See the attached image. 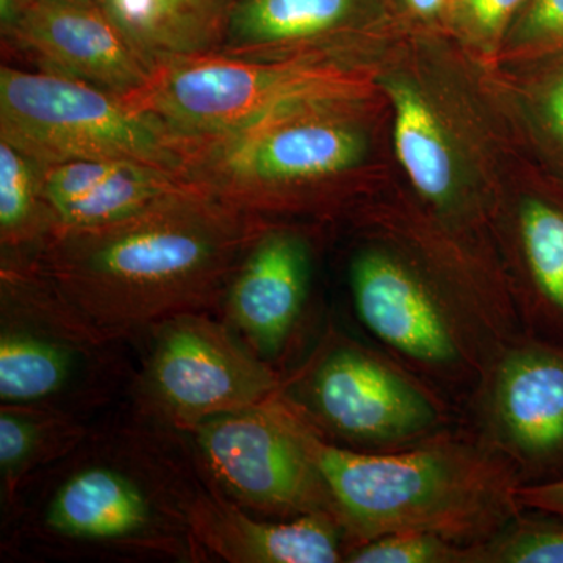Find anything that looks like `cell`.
I'll return each mask as SVG.
<instances>
[{"instance_id":"e0dca14e","label":"cell","mask_w":563,"mask_h":563,"mask_svg":"<svg viewBox=\"0 0 563 563\" xmlns=\"http://www.w3.org/2000/svg\"><path fill=\"white\" fill-rule=\"evenodd\" d=\"M41 169L54 233L113 224L190 185L169 169L131 161H80Z\"/></svg>"},{"instance_id":"7a4b0ae2","label":"cell","mask_w":563,"mask_h":563,"mask_svg":"<svg viewBox=\"0 0 563 563\" xmlns=\"http://www.w3.org/2000/svg\"><path fill=\"white\" fill-rule=\"evenodd\" d=\"M306 439L350 548L393 532L435 533L470 547L525 510L518 474L465 424L388 453L340 446L307 421Z\"/></svg>"},{"instance_id":"44dd1931","label":"cell","mask_w":563,"mask_h":563,"mask_svg":"<svg viewBox=\"0 0 563 563\" xmlns=\"http://www.w3.org/2000/svg\"><path fill=\"white\" fill-rule=\"evenodd\" d=\"M395 109V147L415 190L437 209H454L457 185L453 151L435 111L409 81L387 84Z\"/></svg>"},{"instance_id":"3957f363","label":"cell","mask_w":563,"mask_h":563,"mask_svg":"<svg viewBox=\"0 0 563 563\" xmlns=\"http://www.w3.org/2000/svg\"><path fill=\"white\" fill-rule=\"evenodd\" d=\"M22 515V531L54 554L206 558L188 510L198 481L165 444L140 431L87 437Z\"/></svg>"},{"instance_id":"5bb4252c","label":"cell","mask_w":563,"mask_h":563,"mask_svg":"<svg viewBox=\"0 0 563 563\" xmlns=\"http://www.w3.org/2000/svg\"><path fill=\"white\" fill-rule=\"evenodd\" d=\"M3 43L31 55L47 73L120 98L150 79L151 69L98 5L33 0Z\"/></svg>"},{"instance_id":"52a82bcc","label":"cell","mask_w":563,"mask_h":563,"mask_svg":"<svg viewBox=\"0 0 563 563\" xmlns=\"http://www.w3.org/2000/svg\"><path fill=\"white\" fill-rule=\"evenodd\" d=\"M366 91L365 73L342 58L262 62L217 52L155 66L122 99L180 136H211L299 103L362 99Z\"/></svg>"},{"instance_id":"d4e9b609","label":"cell","mask_w":563,"mask_h":563,"mask_svg":"<svg viewBox=\"0 0 563 563\" xmlns=\"http://www.w3.org/2000/svg\"><path fill=\"white\" fill-rule=\"evenodd\" d=\"M506 38L520 57L548 60L563 54V0H528Z\"/></svg>"},{"instance_id":"4316f807","label":"cell","mask_w":563,"mask_h":563,"mask_svg":"<svg viewBox=\"0 0 563 563\" xmlns=\"http://www.w3.org/2000/svg\"><path fill=\"white\" fill-rule=\"evenodd\" d=\"M548 60L551 68L533 88L532 110L548 146L563 163V54Z\"/></svg>"},{"instance_id":"30bf717a","label":"cell","mask_w":563,"mask_h":563,"mask_svg":"<svg viewBox=\"0 0 563 563\" xmlns=\"http://www.w3.org/2000/svg\"><path fill=\"white\" fill-rule=\"evenodd\" d=\"M150 357L139 383L144 413L188 431L218 415L269 401L284 379L225 322L181 313L150 329Z\"/></svg>"},{"instance_id":"ac0fdd59","label":"cell","mask_w":563,"mask_h":563,"mask_svg":"<svg viewBox=\"0 0 563 563\" xmlns=\"http://www.w3.org/2000/svg\"><path fill=\"white\" fill-rule=\"evenodd\" d=\"M510 296L528 335L563 347V201L526 196L515 207Z\"/></svg>"},{"instance_id":"6da1fadb","label":"cell","mask_w":563,"mask_h":563,"mask_svg":"<svg viewBox=\"0 0 563 563\" xmlns=\"http://www.w3.org/2000/svg\"><path fill=\"white\" fill-rule=\"evenodd\" d=\"M265 225L190 184L113 224L55 232L21 265L114 340L222 303Z\"/></svg>"},{"instance_id":"f546056e","label":"cell","mask_w":563,"mask_h":563,"mask_svg":"<svg viewBox=\"0 0 563 563\" xmlns=\"http://www.w3.org/2000/svg\"><path fill=\"white\" fill-rule=\"evenodd\" d=\"M32 2L33 0H0V33H2V40L9 38L13 33Z\"/></svg>"},{"instance_id":"f1b7e54d","label":"cell","mask_w":563,"mask_h":563,"mask_svg":"<svg viewBox=\"0 0 563 563\" xmlns=\"http://www.w3.org/2000/svg\"><path fill=\"white\" fill-rule=\"evenodd\" d=\"M518 496L525 509L563 518V479L520 485Z\"/></svg>"},{"instance_id":"8992f818","label":"cell","mask_w":563,"mask_h":563,"mask_svg":"<svg viewBox=\"0 0 563 563\" xmlns=\"http://www.w3.org/2000/svg\"><path fill=\"white\" fill-rule=\"evenodd\" d=\"M280 395L322 439L366 453L406 450L465 424L442 393L333 329Z\"/></svg>"},{"instance_id":"83f0119b","label":"cell","mask_w":563,"mask_h":563,"mask_svg":"<svg viewBox=\"0 0 563 563\" xmlns=\"http://www.w3.org/2000/svg\"><path fill=\"white\" fill-rule=\"evenodd\" d=\"M404 16L424 27H451L455 0H393Z\"/></svg>"},{"instance_id":"7c38bea8","label":"cell","mask_w":563,"mask_h":563,"mask_svg":"<svg viewBox=\"0 0 563 563\" xmlns=\"http://www.w3.org/2000/svg\"><path fill=\"white\" fill-rule=\"evenodd\" d=\"M463 421L521 485L563 479V347L525 332L504 344Z\"/></svg>"},{"instance_id":"8fae6325","label":"cell","mask_w":563,"mask_h":563,"mask_svg":"<svg viewBox=\"0 0 563 563\" xmlns=\"http://www.w3.org/2000/svg\"><path fill=\"white\" fill-rule=\"evenodd\" d=\"M111 340L96 331L27 265L0 272V399L55 407L91 388Z\"/></svg>"},{"instance_id":"277c9868","label":"cell","mask_w":563,"mask_h":563,"mask_svg":"<svg viewBox=\"0 0 563 563\" xmlns=\"http://www.w3.org/2000/svg\"><path fill=\"white\" fill-rule=\"evenodd\" d=\"M361 101L299 103L221 135L181 136V179L254 217L324 207L368 150Z\"/></svg>"},{"instance_id":"9c48e42d","label":"cell","mask_w":563,"mask_h":563,"mask_svg":"<svg viewBox=\"0 0 563 563\" xmlns=\"http://www.w3.org/2000/svg\"><path fill=\"white\" fill-rule=\"evenodd\" d=\"M185 432L191 433L218 490L247 512L273 520L310 514L336 517L307 444L306 421L280 391L269 401L218 415Z\"/></svg>"},{"instance_id":"5b68a950","label":"cell","mask_w":563,"mask_h":563,"mask_svg":"<svg viewBox=\"0 0 563 563\" xmlns=\"http://www.w3.org/2000/svg\"><path fill=\"white\" fill-rule=\"evenodd\" d=\"M358 247L347 266L355 320L377 350L462 410L503 344L409 251Z\"/></svg>"},{"instance_id":"2e32d148","label":"cell","mask_w":563,"mask_h":563,"mask_svg":"<svg viewBox=\"0 0 563 563\" xmlns=\"http://www.w3.org/2000/svg\"><path fill=\"white\" fill-rule=\"evenodd\" d=\"M383 0H235L220 54L247 60L340 58Z\"/></svg>"},{"instance_id":"9a60e30c","label":"cell","mask_w":563,"mask_h":563,"mask_svg":"<svg viewBox=\"0 0 563 563\" xmlns=\"http://www.w3.org/2000/svg\"><path fill=\"white\" fill-rule=\"evenodd\" d=\"M188 520L203 555L224 562L339 563L350 550L343 525L331 514L257 518L217 488L199 483Z\"/></svg>"},{"instance_id":"4fadbf2b","label":"cell","mask_w":563,"mask_h":563,"mask_svg":"<svg viewBox=\"0 0 563 563\" xmlns=\"http://www.w3.org/2000/svg\"><path fill=\"white\" fill-rule=\"evenodd\" d=\"M313 255L307 236L266 224L233 274L224 307L225 324L263 361L290 343L310 296Z\"/></svg>"},{"instance_id":"ba28073f","label":"cell","mask_w":563,"mask_h":563,"mask_svg":"<svg viewBox=\"0 0 563 563\" xmlns=\"http://www.w3.org/2000/svg\"><path fill=\"white\" fill-rule=\"evenodd\" d=\"M0 140L43 168L131 161L180 176L179 133L120 96L47 70L0 68Z\"/></svg>"},{"instance_id":"7402d4cb","label":"cell","mask_w":563,"mask_h":563,"mask_svg":"<svg viewBox=\"0 0 563 563\" xmlns=\"http://www.w3.org/2000/svg\"><path fill=\"white\" fill-rule=\"evenodd\" d=\"M54 233L43 191V169L0 140V244L2 262L25 263Z\"/></svg>"},{"instance_id":"ffe728a7","label":"cell","mask_w":563,"mask_h":563,"mask_svg":"<svg viewBox=\"0 0 563 563\" xmlns=\"http://www.w3.org/2000/svg\"><path fill=\"white\" fill-rule=\"evenodd\" d=\"M88 432L68 410L2 404L0 477L7 509L16 510L33 474L73 453Z\"/></svg>"},{"instance_id":"4dcf8cb0","label":"cell","mask_w":563,"mask_h":563,"mask_svg":"<svg viewBox=\"0 0 563 563\" xmlns=\"http://www.w3.org/2000/svg\"><path fill=\"white\" fill-rule=\"evenodd\" d=\"M54 2L76 3V5H98L96 0H54Z\"/></svg>"},{"instance_id":"d6986e66","label":"cell","mask_w":563,"mask_h":563,"mask_svg":"<svg viewBox=\"0 0 563 563\" xmlns=\"http://www.w3.org/2000/svg\"><path fill=\"white\" fill-rule=\"evenodd\" d=\"M147 68L217 54L235 0H96Z\"/></svg>"},{"instance_id":"484cf974","label":"cell","mask_w":563,"mask_h":563,"mask_svg":"<svg viewBox=\"0 0 563 563\" xmlns=\"http://www.w3.org/2000/svg\"><path fill=\"white\" fill-rule=\"evenodd\" d=\"M528 0H455L453 24L463 35L484 46L506 38Z\"/></svg>"},{"instance_id":"603a6c76","label":"cell","mask_w":563,"mask_h":563,"mask_svg":"<svg viewBox=\"0 0 563 563\" xmlns=\"http://www.w3.org/2000/svg\"><path fill=\"white\" fill-rule=\"evenodd\" d=\"M523 510L483 543L470 544V563H563V518Z\"/></svg>"},{"instance_id":"cb8c5ba5","label":"cell","mask_w":563,"mask_h":563,"mask_svg":"<svg viewBox=\"0 0 563 563\" xmlns=\"http://www.w3.org/2000/svg\"><path fill=\"white\" fill-rule=\"evenodd\" d=\"M346 563H470L466 544L429 532H393L355 544Z\"/></svg>"}]
</instances>
